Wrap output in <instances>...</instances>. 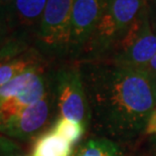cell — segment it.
Wrapping results in <instances>:
<instances>
[{
	"label": "cell",
	"mask_w": 156,
	"mask_h": 156,
	"mask_svg": "<svg viewBox=\"0 0 156 156\" xmlns=\"http://www.w3.org/2000/svg\"><path fill=\"white\" fill-rule=\"evenodd\" d=\"M84 85L91 119L101 133L131 140L145 131L156 109L155 76L112 64L93 68Z\"/></svg>",
	"instance_id": "1"
},
{
	"label": "cell",
	"mask_w": 156,
	"mask_h": 156,
	"mask_svg": "<svg viewBox=\"0 0 156 156\" xmlns=\"http://www.w3.org/2000/svg\"><path fill=\"white\" fill-rule=\"evenodd\" d=\"M147 6V0H106L97 27L84 49L88 52L112 49Z\"/></svg>",
	"instance_id": "2"
},
{
	"label": "cell",
	"mask_w": 156,
	"mask_h": 156,
	"mask_svg": "<svg viewBox=\"0 0 156 156\" xmlns=\"http://www.w3.org/2000/svg\"><path fill=\"white\" fill-rule=\"evenodd\" d=\"M112 49L113 65L125 68L140 69L156 55V31L151 24L148 6Z\"/></svg>",
	"instance_id": "3"
},
{
	"label": "cell",
	"mask_w": 156,
	"mask_h": 156,
	"mask_svg": "<svg viewBox=\"0 0 156 156\" xmlns=\"http://www.w3.org/2000/svg\"><path fill=\"white\" fill-rule=\"evenodd\" d=\"M73 3L74 0H48L36 31L44 51L55 55L71 51Z\"/></svg>",
	"instance_id": "4"
},
{
	"label": "cell",
	"mask_w": 156,
	"mask_h": 156,
	"mask_svg": "<svg viewBox=\"0 0 156 156\" xmlns=\"http://www.w3.org/2000/svg\"><path fill=\"white\" fill-rule=\"evenodd\" d=\"M55 95L62 117L88 125L91 111L83 76L76 67L61 69L55 76Z\"/></svg>",
	"instance_id": "5"
},
{
	"label": "cell",
	"mask_w": 156,
	"mask_h": 156,
	"mask_svg": "<svg viewBox=\"0 0 156 156\" xmlns=\"http://www.w3.org/2000/svg\"><path fill=\"white\" fill-rule=\"evenodd\" d=\"M54 100V95L48 90L39 101L0 123V134L18 140L34 137L49 121Z\"/></svg>",
	"instance_id": "6"
},
{
	"label": "cell",
	"mask_w": 156,
	"mask_h": 156,
	"mask_svg": "<svg viewBox=\"0 0 156 156\" xmlns=\"http://www.w3.org/2000/svg\"><path fill=\"white\" fill-rule=\"evenodd\" d=\"M105 2L106 0H74L69 51L85 48L100 20Z\"/></svg>",
	"instance_id": "7"
},
{
	"label": "cell",
	"mask_w": 156,
	"mask_h": 156,
	"mask_svg": "<svg viewBox=\"0 0 156 156\" xmlns=\"http://www.w3.org/2000/svg\"><path fill=\"white\" fill-rule=\"evenodd\" d=\"M48 91V81L42 69L23 91L0 105V123L8 120L12 116L18 114L25 108L39 101Z\"/></svg>",
	"instance_id": "8"
},
{
	"label": "cell",
	"mask_w": 156,
	"mask_h": 156,
	"mask_svg": "<svg viewBox=\"0 0 156 156\" xmlns=\"http://www.w3.org/2000/svg\"><path fill=\"white\" fill-rule=\"evenodd\" d=\"M48 0H16L9 24L22 28L38 26Z\"/></svg>",
	"instance_id": "9"
},
{
	"label": "cell",
	"mask_w": 156,
	"mask_h": 156,
	"mask_svg": "<svg viewBox=\"0 0 156 156\" xmlns=\"http://www.w3.org/2000/svg\"><path fill=\"white\" fill-rule=\"evenodd\" d=\"M72 144L51 130L36 139L31 156H72Z\"/></svg>",
	"instance_id": "10"
},
{
	"label": "cell",
	"mask_w": 156,
	"mask_h": 156,
	"mask_svg": "<svg viewBox=\"0 0 156 156\" xmlns=\"http://www.w3.org/2000/svg\"><path fill=\"white\" fill-rule=\"evenodd\" d=\"M37 66H41L39 61L31 54L20 55L7 61L0 62V87L27 69Z\"/></svg>",
	"instance_id": "11"
},
{
	"label": "cell",
	"mask_w": 156,
	"mask_h": 156,
	"mask_svg": "<svg viewBox=\"0 0 156 156\" xmlns=\"http://www.w3.org/2000/svg\"><path fill=\"white\" fill-rule=\"evenodd\" d=\"M73 156H121L120 147L108 137L92 138Z\"/></svg>",
	"instance_id": "12"
},
{
	"label": "cell",
	"mask_w": 156,
	"mask_h": 156,
	"mask_svg": "<svg viewBox=\"0 0 156 156\" xmlns=\"http://www.w3.org/2000/svg\"><path fill=\"white\" fill-rule=\"evenodd\" d=\"M86 126L82 123L61 117L52 126L51 131L61 136L71 144H75L82 138L85 133Z\"/></svg>",
	"instance_id": "13"
},
{
	"label": "cell",
	"mask_w": 156,
	"mask_h": 156,
	"mask_svg": "<svg viewBox=\"0 0 156 156\" xmlns=\"http://www.w3.org/2000/svg\"><path fill=\"white\" fill-rule=\"evenodd\" d=\"M0 156H27L11 138L0 135Z\"/></svg>",
	"instance_id": "14"
},
{
	"label": "cell",
	"mask_w": 156,
	"mask_h": 156,
	"mask_svg": "<svg viewBox=\"0 0 156 156\" xmlns=\"http://www.w3.org/2000/svg\"><path fill=\"white\" fill-rule=\"evenodd\" d=\"M16 0H0V22L9 23Z\"/></svg>",
	"instance_id": "15"
},
{
	"label": "cell",
	"mask_w": 156,
	"mask_h": 156,
	"mask_svg": "<svg viewBox=\"0 0 156 156\" xmlns=\"http://www.w3.org/2000/svg\"><path fill=\"white\" fill-rule=\"evenodd\" d=\"M144 132L147 135H156V109L149 118Z\"/></svg>",
	"instance_id": "16"
},
{
	"label": "cell",
	"mask_w": 156,
	"mask_h": 156,
	"mask_svg": "<svg viewBox=\"0 0 156 156\" xmlns=\"http://www.w3.org/2000/svg\"><path fill=\"white\" fill-rule=\"evenodd\" d=\"M139 69L145 71V72H147V73H149V74L153 75L156 77V55L147 62V64L144 65L143 67L140 68Z\"/></svg>",
	"instance_id": "17"
},
{
	"label": "cell",
	"mask_w": 156,
	"mask_h": 156,
	"mask_svg": "<svg viewBox=\"0 0 156 156\" xmlns=\"http://www.w3.org/2000/svg\"><path fill=\"white\" fill-rule=\"evenodd\" d=\"M151 148H152V151H153L156 155V135L151 139Z\"/></svg>",
	"instance_id": "18"
},
{
	"label": "cell",
	"mask_w": 156,
	"mask_h": 156,
	"mask_svg": "<svg viewBox=\"0 0 156 156\" xmlns=\"http://www.w3.org/2000/svg\"><path fill=\"white\" fill-rule=\"evenodd\" d=\"M3 30H4V26L1 22H0V44H2V39H3Z\"/></svg>",
	"instance_id": "19"
}]
</instances>
